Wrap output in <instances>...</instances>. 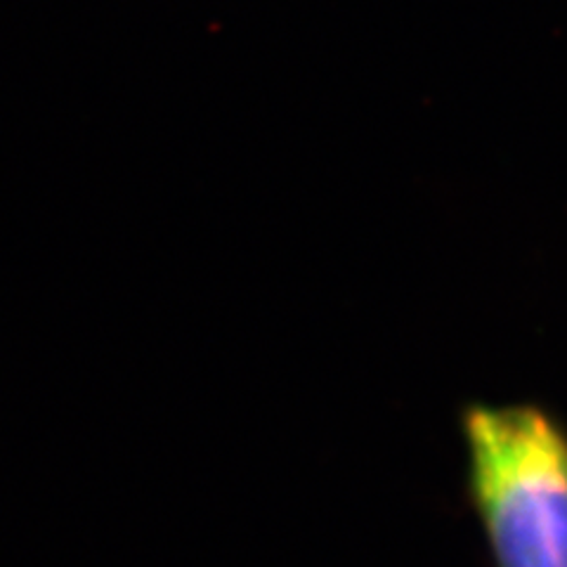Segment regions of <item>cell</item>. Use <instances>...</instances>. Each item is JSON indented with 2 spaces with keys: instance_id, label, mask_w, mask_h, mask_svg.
I'll return each instance as SVG.
<instances>
[{
  "instance_id": "cell-1",
  "label": "cell",
  "mask_w": 567,
  "mask_h": 567,
  "mask_svg": "<svg viewBox=\"0 0 567 567\" xmlns=\"http://www.w3.org/2000/svg\"><path fill=\"white\" fill-rule=\"evenodd\" d=\"M461 435L494 567H567L565 425L537 404H471Z\"/></svg>"
}]
</instances>
